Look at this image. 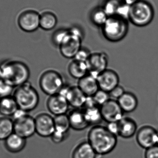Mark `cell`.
I'll return each instance as SVG.
<instances>
[{
	"label": "cell",
	"mask_w": 158,
	"mask_h": 158,
	"mask_svg": "<svg viewBox=\"0 0 158 158\" xmlns=\"http://www.w3.org/2000/svg\"><path fill=\"white\" fill-rule=\"evenodd\" d=\"M88 143L97 155H108L114 150L118 143L117 136L110 133L106 127L93 126L88 134Z\"/></svg>",
	"instance_id": "6da1fadb"
},
{
	"label": "cell",
	"mask_w": 158,
	"mask_h": 158,
	"mask_svg": "<svg viewBox=\"0 0 158 158\" xmlns=\"http://www.w3.org/2000/svg\"><path fill=\"white\" fill-rule=\"evenodd\" d=\"M30 71L27 64L15 60H8L0 64V77L2 81L17 87L28 81Z\"/></svg>",
	"instance_id": "7a4b0ae2"
},
{
	"label": "cell",
	"mask_w": 158,
	"mask_h": 158,
	"mask_svg": "<svg viewBox=\"0 0 158 158\" xmlns=\"http://www.w3.org/2000/svg\"><path fill=\"white\" fill-rule=\"evenodd\" d=\"M102 34L106 40L112 43L122 40L129 31L128 20L117 15L108 17L101 27Z\"/></svg>",
	"instance_id": "3957f363"
},
{
	"label": "cell",
	"mask_w": 158,
	"mask_h": 158,
	"mask_svg": "<svg viewBox=\"0 0 158 158\" xmlns=\"http://www.w3.org/2000/svg\"><path fill=\"white\" fill-rule=\"evenodd\" d=\"M13 96L19 108L28 112L34 110L40 102L38 92L29 81L16 87Z\"/></svg>",
	"instance_id": "277c9868"
},
{
	"label": "cell",
	"mask_w": 158,
	"mask_h": 158,
	"mask_svg": "<svg viewBox=\"0 0 158 158\" xmlns=\"http://www.w3.org/2000/svg\"><path fill=\"white\" fill-rule=\"evenodd\" d=\"M155 11L147 1L140 0L131 6L128 20L135 26L144 27L149 25L154 19Z\"/></svg>",
	"instance_id": "5b68a950"
},
{
	"label": "cell",
	"mask_w": 158,
	"mask_h": 158,
	"mask_svg": "<svg viewBox=\"0 0 158 158\" xmlns=\"http://www.w3.org/2000/svg\"><path fill=\"white\" fill-rule=\"evenodd\" d=\"M39 84L42 91L51 96L58 94L64 84L62 76L58 72L49 69L42 73Z\"/></svg>",
	"instance_id": "8992f818"
},
{
	"label": "cell",
	"mask_w": 158,
	"mask_h": 158,
	"mask_svg": "<svg viewBox=\"0 0 158 158\" xmlns=\"http://www.w3.org/2000/svg\"><path fill=\"white\" fill-rule=\"evenodd\" d=\"M40 14L35 10H24L18 17V25L25 32H34L40 27Z\"/></svg>",
	"instance_id": "52a82bcc"
},
{
	"label": "cell",
	"mask_w": 158,
	"mask_h": 158,
	"mask_svg": "<svg viewBox=\"0 0 158 158\" xmlns=\"http://www.w3.org/2000/svg\"><path fill=\"white\" fill-rule=\"evenodd\" d=\"M109 57L104 52L93 53L86 62L88 74L97 78L100 73L107 69Z\"/></svg>",
	"instance_id": "ba28073f"
},
{
	"label": "cell",
	"mask_w": 158,
	"mask_h": 158,
	"mask_svg": "<svg viewBox=\"0 0 158 158\" xmlns=\"http://www.w3.org/2000/svg\"><path fill=\"white\" fill-rule=\"evenodd\" d=\"M100 108L103 120L108 123L118 122L124 117V112L117 100L110 99Z\"/></svg>",
	"instance_id": "9c48e42d"
},
{
	"label": "cell",
	"mask_w": 158,
	"mask_h": 158,
	"mask_svg": "<svg viewBox=\"0 0 158 158\" xmlns=\"http://www.w3.org/2000/svg\"><path fill=\"white\" fill-rule=\"evenodd\" d=\"M36 133L43 137H51L55 131L54 118L50 114L41 113L35 118Z\"/></svg>",
	"instance_id": "30bf717a"
},
{
	"label": "cell",
	"mask_w": 158,
	"mask_h": 158,
	"mask_svg": "<svg viewBox=\"0 0 158 158\" xmlns=\"http://www.w3.org/2000/svg\"><path fill=\"white\" fill-rule=\"evenodd\" d=\"M14 133L26 138L31 137L36 133L35 118L30 115L14 121Z\"/></svg>",
	"instance_id": "8fae6325"
},
{
	"label": "cell",
	"mask_w": 158,
	"mask_h": 158,
	"mask_svg": "<svg viewBox=\"0 0 158 158\" xmlns=\"http://www.w3.org/2000/svg\"><path fill=\"white\" fill-rule=\"evenodd\" d=\"M136 141L141 147L146 149L157 145L158 141L157 131L151 126H143L137 133Z\"/></svg>",
	"instance_id": "7c38bea8"
},
{
	"label": "cell",
	"mask_w": 158,
	"mask_h": 158,
	"mask_svg": "<svg viewBox=\"0 0 158 158\" xmlns=\"http://www.w3.org/2000/svg\"><path fill=\"white\" fill-rule=\"evenodd\" d=\"M82 41L81 39L69 33L67 38L59 47L62 56L67 59H74L81 48Z\"/></svg>",
	"instance_id": "4fadbf2b"
},
{
	"label": "cell",
	"mask_w": 158,
	"mask_h": 158,
	"mask_svg": "<svg viewBox=\"0 0 158 158\" xmlns=\"http://www.w3.org/2000/svg\"><path fill=\"white\" fill-rule=\"evenodd\" d=\"M99 89L109 93L119 85V77L118 73L110 69H106L99 74L97 78Z\"/></svg>",
	"instance_id": "5bb4252c"
},
{
	"label": "cell",
	"mask_w": 158,
	"mask_h": 158,
	"mask_svg": "<svg viewBox=\"0 0 158 158\" xmlns=\"http://www.w3.org/2000/svg\"><path fill=\"white\" fill-rule=\"evenodd\" d=\"M46 106L49 112L56 116L66 114L69 105L66 98L58 94L49 97Z\"/></svg>",
	"instance_id": "9a60e30c"
},
{
	"label": "cell",
	"mask_w": 158,
	"mask_h": 158,
	"mask_svg": "<svg viewBox=\"0 0 158 158\" xmlns=\"http://www.w3.org/2000/svg\"><path fill=\"white\" fill-rule=\"evenodd\" d=\"M86 97L77 85L70 86L65 98L69 106L74 109H81L84 106Z\"/></svg>",
	"instance_id": "2e32d148"
},
{
	"label": "cell",
	"mask_w": 158,
	"mask_h": 158,
	"mask_svg": "<svg viewBox=\"0 0 158 158\" xmlns=\"http://www.w3.org/2000/svg\"><path fill=\"white\" fill-rule=\"evenodd\" d=\"M70 128L75 131H82L89 127V125L85 116L83 110L74 109L68 115Z\"/></svg>",
	"instance_id": "e0dca14e"
},
{
	"label": "cell",
	"mask_w": 158,
	"mask_h": 158,
	"mask_svg": "<svg viewBox=\"0 0 158 158\" xmlns=\"http://www.w3.org/2000/svg\"><path fill=\"white\" fill-rule=\"evenodd\" d=\"M77 86L86 96H93L99 89L97 79L88 74L78 80Z\"/></svg>",
	"instance_id": "ac0fdd59"
},
{
	"label": "cell",
	"mask_w": 158,
	"mask_h": 158,
	"mask_svg": "<svg viewBox=\"0 0 158 158\" xmlns=\"http://www.w3.org/2000/svg\"><path fill=\"white\" fill-rule=\"evenodd\" d=\"M118 123V136L128 139L133 137L137 131V124L132 119L123 117Z\"/></svg>",
	"instance_id": "d6986e66"
},
{
	"label": "cell",
	"mask_w": 158,
	"mask_h": 158,
	"mask_svg": "<svg viewBox=\"0 0 158 158\" xmlns=\"http://www.w3.org/2000/svg\"><path fill=\"white\" fill-rule=\"evenodd\" d=\"M117 101L124 113L133 112L138 106L137 98L133 94L130 92H125Z\"/></svg>",
	"instance_id": "ffe728a7"
},
{
	"label": "cell",
	"mask_w": 158,
	"mask_h": 158,
	"mask_svg": "<svg viewBox=\"0 0 158 158\" xmlns=\"http://www.w3.org/2000/svg\"><path fill=\"white\" fill-rule=\"evenodd\" d=\"M69 73L72 77L77 80L82 78L88 74V68L86 62L74 60L68 66Z\"/></svg>",
	"instance_id": "44dd1931"
},
{
	"label": "cell",
	"mask_w": 158,
	"mask_h": 158,
	"mask_svg": "<svg viewBox=\"0 0 158 158\" xmlns=\"http://www.w3.org/2000/svg\"><path fill=\"white\" fill-rule=\"evenodd\" d=\"M18 108L17 103L13 96L1 98L0 114L4 117H12Z\"/></svg>",
	"instance_id": "7402d4cb"
},
{
	"label": "cell",
	"mask_w": 158,
	"mask_h": 158,
	"mask_svg": "<svg viewBox=\"0 0 158 158\" xmlns=\"http://www.w3.org/2000/svg\"><path fill=\"white\" fill-rule=\"evenodd\" d=\"M97 154L88 141L79 144L72 154V158H96Z\"/></svg>",
	"instance_id": "603a6c76"
},
{
	"label": "cell",
	"mask_w": 158,
	"mask_h": 158,
	"mask_svg": "<svg viewBox=\"0 0 158 158\" xmlns=\"http://www.w3.org/2000/svg\"><path fill=\"white\" fill-rule=\"evenodd\" d=\"M83 111L89 126L100 125L103 120L100 107L98 106L84 109Z\"/></svg>",
	"instance_id": "cb8c5ba5"
},
{
	"label": "cell",
	"mask_w": 158,
	"mask_h": 158,
	"mask_svg": "<svg viewBox=\"0 0 158 158\" xmlns=\"http://www.w3.org/2000/svg\"><path fill=\"white\" fill-rule=\"evenodd\" d=\"M5 144L9 151L19 152L25 147L26 139L14 133L6 140Z\"/></svg>",
	"instance_id": "d4e9b609"
},
{
	"label": "cell",
	"mask_w": 158,
	"mask_h": 158,
	"mask_svg": "<svg viewBox=\"0 0 158 158\" xmlns=\"http://www.w3.org/2000/svg\"><path fill=\"white\" fill-rule=\"evenodd\" d=\"M57 23V19L54 13L49 11L40 14V27L45 31H50L55 27Z\"/></svg>",
	"instance_id": "484cf974"
},
{
	"label": "cell",
	"mask_w": 158,
	"mask_h": 158,
	"mask_svg": "<svg viewBox=\"0 0 158 158\" xmlns=\"http://www.w3.org/2000/svg\"><path fill=\"white\" fill-rule=\"evenodd\" d=\"M14 133V121L9 117L0 118V140H6Z\"/></svg>",
	"instance_id": "4316f807"
},
{
	"label": "cell",
	"mask_w": 158,
	"mask_h": 158,
	"mask_svg": "<svg viewBox=\"0 0 158 158\" xmlns=\"http://www.w3.org/2000/svg\"><path fill=\"white\" fill-rule=\"evenodd\" d=\"M55 131L63 133L68 134L70 129V123L67 114L58 115L54 117Z\"/></svg>",
	"instance_id": "83f0119b"
},
{
	"label": "cell",
	"mask_w": 158,
	"mask_h": 158,
	"mask_svg": "<svg viewBox=\"0 0 158 158\" xmlns=\"http://www.w3.org/2000/svg\"><path fill=\"white\" fill-rule=\"evenodd\" d=\"M108 16L102 7L94 8L90 13V18L91 22L98 27H102L105 24Z\"/></svg>",
	"instance_id": "f1b7e54d"
},
{
	"label": "cell",
	"mask_w": 158,
	"mask_h": 158,
	"mask_svg": "<svg viewBox=\"0 0 158 158\" xmlns=\"http://www.w3.org/2000/svg\"><path fill=\"white\" fill-rule=\"evenodd\" d=\"M122 0H105L101 6L108 16L116 15Z\"/></svg>",
	"instance_id": "f546056e"
},
{
	"label": "cell",
	"mask_w": 158,
	"mask_h": 158,
	"mask_svg": "<svg viewBox=\"0 0 158 158\" xmlns=\"http://www.w3.org/2000/svg\"><path fill=\"white\" fill-rule=\"evenodd\" d=\"M69 34V29H58L53 33L52 37V42L56 46L59 47Z\"/></svg>",
	"instance_id": "4dcf8cb0"
},
{
	"label": "cell",
	"mask_w": 158,
	"mask_h": 158,
	"mask_svg": "<svg viewBox=\"0 0 158 158\" xmlns=\"http://www.w3.org/2000/svg\"><path fill=\"white\" fill-rule=\"evenodd\" d=\"M93 97L96 103L99 107L106 103L110 99L109 93L101 89H99Z\"/></svg>",
	"instance_id": "1f68e13d"
},
{
	"label": "cell",
	"mask_w": 158,
	"mask_h": 158,
	"mask_svg": "<svg viewBox=\"0 0 158 158\" xmlns=\"http://www.w3.org/2000/svg\"><path fill=\"white\" fill-rule=\"evenodd\" d=\"M15 88L9 83L2 81H1L0 82V98L13 96Z\"/></svg>",
	"instance_id": "d6a6232c"
},
{
	"label": "cell",
	"mask_w": 158,
	"mask_h": 158,
	"mask_svg": "<svg viewBox=\"0 0 158 158\" xmlns=\"http://www.w3.org/2000/svg\"><path fill=\"white\" fill-rule=\"evenodd\" d=\"M91 54L92 53L89 49L86 47H81L74 59L81 62H86L91 56Z\"/></svg>",
	"instance_id": "836d02e7"
},
{
	"label": "cell",
	"mask_w": 158,
	"mask_h": 158,
	"mask_svg": "<svg viewBox=\"0 0 158 158\" xmlns=\"http://www.w3.org/2000/svg\"><path fill=\"white\" fill-rule=\"evenodd\" d=\"M125 93V90L123 87L121 85H118L109 93L110 99L118 100L123 95V94Z\"/></svg>",
	"instance_id": "e575fe53"
},
{
	"label": "cell",
	"mask_w": 158,
	"mask_h": 158,
	"mask_svg": "<svg viewBox=\"0 0 158 158\" xmlns=\"http://www.w3.org/2000/svg\"><path fill=\"white\" fill-rule=\"evenodd\" d=\"M68 133L64 134L63 133L55 131L52 135L51 136L52 141L55 143L59 144L64 142L67 137Z\"/></svg>",
	"instance_id": "d590c367"
},
{
	"label": "cell",
	"mask_w": 158,
	"mask_h": 158,
	"mask_svg": "<svg viewBox=\"0 0 158 158\" xmlns=\"http://www.w3.org/2000/svg\"><path fill=\"white\" fill-rule=\"evenodd\" d=\"M69 30L70 34L78 37L83 40L84 37V33L83 30L80 27L76 25L71 27L69 29Z\"/></svg>",
	"instance_id": "8d00e7d4"
},
{
	"label": "cell",
	"mask_w": 158,
	"mask_h": 158,
	"mask_svg": "<svg viewBox=\"0 0 158 158\" xmlns=\"http://www.w3.org/2000/svg\"><path fill=\"white\" fill-rule=\"evenodd\" d=\"M145 158H158V145L154 146L146 149Z\"/></svg>",
	"instance_id": "74e56055"
},
{
	"label": "cell",
	"mask_w": 158,
	"mask_h": 158,
	"mask_svg": "<svg viewBox=\"0 0 158 158\" xmlns=\"http://www.w3.org/2000/svg\"><path fill=\"white\" fill-rule=\"evenodd\" d=\"M106 128L110 133L116 136H118L119 127L118 122L108 123Z\"/></svg>",
	"instance_id": "f35d334b"
},
{
	"label": "cell",
	"mask_w": 158,
	"mask_h": 158,
	"mask_svg": "<svg viewBox=\"0 0 158 158\" xmlns=\"http://www.w3.org/2000/svg\"><path fill=\"white\" fill-rule=\"evenodd\" d=\"M28 114V112L19 108L12 116V119L13 121L25 117Z\"/></svg>",
	"instance_id": "ab89813d"
},
{
	"label": "cell",
	"mask_w": 158,
	"mask_h": 158,
	"mask_svg": "<svg viewBox=\"0 0 158 158\" xmlns=\"http://www.w3.org/2000/svg\"><path fill=\"white\" fill-rule=\"evenodd\" d=\"M139 1L140 0H122L123 2L129 6L132 5L134 4L135 3Z\"/></svg>",
	"instance_id": "60d3db41"
},
{
	"label": "cell",
	"mask_w": 158,
	"mask_h": 158,
	"mask_svg": "<svg viewBox=\"0 0 158 158\" xmlns=\"http://www.w3.org/2000/svg\"><path fill=\"white\" fill-rule=\"evenodd\" d=\"M2 81V79H1V77H0V82H1V81Z\"/></svg>",
	"instance_id": "b9f144b4"
},
{
	"label": "cell",
	"mask_w": 158,
	"mask_h": 158,
	"mask_svg": "<svg viewBox=\"0 0 158 158\" xmlns=\"http://www.w3.org/2000/svg\"><path fill=\"white\" fill-rule=\"evenodd\" d=\"M157 145H158V143H157Z\"/></svg>",
	"instance_id": "7bdbcfd3"
},
{
	"label": "cell",
	"mask_w": 158,
	"mask_h": 158,
	"mask_svg": "<svg viewBox=\"0 0 158 158\" xmlns=\"http://www.w3.org/2000/svg\"><path fill=\"white\" fill-rule=\"evenodd\" d=\"M0 100H1V98H0Z\"/></svg>",
	"instance_id": "ee69618b"
}]
</instances>
